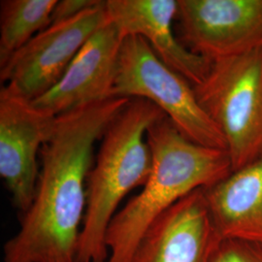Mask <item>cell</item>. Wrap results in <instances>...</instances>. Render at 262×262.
<instances>
[{
  "instance_id": "obj_1",
  "label": "cell",
  "mask_w": 262,
  "mask_h": 262,
  "mask_svg": "<svg viewBox=\"0 0 262 262\" xmlns=\"http://www.w3.org/2000/svg\"><path fill=\"white\" fill-rule=\"evenodd\" d=\"M129 101L111 97L56 117L40 151L35 195L4 246V262L76 261L94 144Z\"/></svg>"
},
{
  "instance_id": "obj_2",
  "label": "cell",
  "mask_w": 262,
  "mask_h": 262,
  "mask_svg": "<svg viewBox=\"0 0 262 262\" xmlns=\"http://www.w3.org/2000/svg\"><path fill=\"white\" fill-rule=\"evenodd\" d=\"M152 168L140 192L114 216L106 244L107 262H129L141 238L179 200L232 172L227 150L188 140L165 116L147 132Z\"/></svg>"
},
{
  "instance_id": "obj_3",
  "label": "cell",
  "mask_w": 262,
  "mask_h": 262,
  "mask_svg": "<svg viewBox=\"0 0 262 262\" xmlns=\"http://www.w3.org/2000/svg\"><path fill=\"white\" fill-rule=\"evenodd\" d=\"M166 115L143 98H132L102 136L95 165L86 180V209L76 262H107L106 236L121 201L150 177V126Z\"/></svg>"
},
{
  "instance_id": "obj_4",
  "label": "cell",
  "mask_w": 262,
  "mask_h": 262,
  "mask_svg": "<svg viewBox=\"0 0 262 262\" xmlns=\"http://www.w3.org/2000/svg\"><path fill=\"white\" fill-rule=\"evenodd\" d=\"M193 91L225 137L232 172L262 156V49L212 60Z\"/></svg>"
},
{
  "instance_id": "obj_5",
  "label": "cell",
  "mask_w": 262,
  "mask_h": 262,
  "mask_svg": "<svg viewBox=\"0 0 262 262\" xmlns=\"http://www.w3.org/2000/svg\"><path fill=\"white\" fill-rule=\"evenodd\" d=\"M112 96L149 100L188 140L226 150L224 135L198 103L192 84L166 66L141 36L122 41Z\"/></svg>"
},
{
  "instance_id": "obj_6",
  "label": "cell",
  "mask_w": 262,
  "mask_h": 262,
  "mask_svg": "<svg viewBox=\"0 0 262 262\" xmlns=\"http://www.w3.org/2000/svg\"><path fill=\"white\" fill-rule=\"evenodd\" d=\"M109 21L105 1L73 19L51 25L0 66V80L30 101L56 85L94 32Z\"/></svg>"
},
{
  "instance_id": "obj_7",
  "label": "cell",
  "mask_w": 262,
  "mask_h": 262,
  "mask_svg": "<svg viewBox=\"0 0 262 262\" xmlns=\"http://www.w3.org/2000/svg\"><path fill=\"white\" fill-rule=\"evenodd\" d=\"M179 40L209 60L262 49V0H178Z\"/></svg>"
},
{
  "instance_id": "obj_8",
  "label": "cell",
  "mask_w": 262,
  "mask_h": 262,
  "mask_svg": "<svg viewBox=\"0 0 262 262\" xmlns=\"http://www.w3.org/2000/svg\"><path fill=\"white\" fill-rule=\"evenodd\" d=\"M56 117L8 86L0 90V176L14 206L24 214L35 195L38 155L50 140Z\"/></svg>"
},
{
  "instance_id": "obj_9",
  "label": "cell",
  "mask_w": 262,
  "mask_h": 262,
  "mask_svg": "<svg viewBox=\"0 0 262 262\" xmlns=\"http://www.w3.org/2000/svg\"><path fill=\"white\" fill-rule=\"evenodd\" d=\"M223 240L199 188L159 216L129 262H215Z\"/></svg>"
},
{
  "instance_id": "obj_10",
  "label": "cell",
  "mask_w": 262,
  "mask_h": 262,
  "mask_svg": "<svg viewBox=\"0 0 262 262\" xmlns=\"http://www.w3.org/2000/svg\"><path fill=\"white\" fill-rule=\"evenodd\" d=\"M123 39L119 28L107 21L86 41L60 81L32 103L57 117L113 97Z\"/></svg>"
},
{
  "instance_id": "obj_11",
  "label": "cell",
  "mask_w": 262,
  "mask_h": 262,
  "mask_svg": "<svg viewBox=\"0 0 262 262\" xmlns=\"http://www.w3.org/2000/svg\"><path fill=\"white\" fill-rule=\"evenodd\" d=\"M108 19L122 37L141 36L172 70L193 85L202 83L211 60L185 47L173 31L178 0H105Z\"/></svg>"
},
{
  "instance_id": "obj_12",
  "label": "cell",
  "mask_w": 262,
  "mask_h": 262,
  "mask_svg": "<svg viewBox=\"0 0 262 262\" xmlns=\"http://www.w3.org/2000/svg\"><path fill=\"white\" fill-rule=\"evenodd\" d=\"M204 193L224 238L262 242V156L204 188Z\"/></svg>"
},
{
  "instance_id": "obj_13",
  "label": "cell",
  "mask_w": 262,
  "mask_h": 262,
  "mask_svg": "<svg viewBox=\"0 0 262 262\" xmlns=\"http://www.w3.org/2000/svg\"><path fill=\"white\" fill-rule=\"evenodd\" d=\"M57 0H2L0 2V66L49 28Z\"/></svg>"
},
{
  "instance_id": "obj_14",
  "label": "cell",
  "mask_w": 262,
  "mask_h": 262,
  "mask_svg": "<svg viewBox=\"0 0 262 262\" xmlns=\"http://www.w3.org/2000/svg\"><path fill=\"white\" fill-rule=\"evenodd\" d=\"M215 262H262V242L224 238Z\"/></svg>"
},
{
  "instance_id": "obj_15",
  "label": "cell",
  "mask_w": 262,
  "mask_h": 262,
  "mask_svg": "<svg viewBox=\"0 0 262 262\" xmlns=\"http://www.w3.org/2000/svg\"><path fill=\"white\" fill-rule=\"evenodd\" d=\"M99 0H61L57 1L53 14L52 24L56 25L68 19H73L98 3Z\"/></svg>"
},
{
  "instance_id": "obj_16",
  "label": "cell",
  "mask_w": 262,
  "mask_h": 262,
  "mask_svg": "<svg viewBox=\"0 0 262 262\" xmlns=\"http://www.w3.org/2000/svg\"><path fill=\"white\" fill-rule=\"evenodd\" d=\"M76 262V261H75Z\"/></svg>"
}]
</instances>
